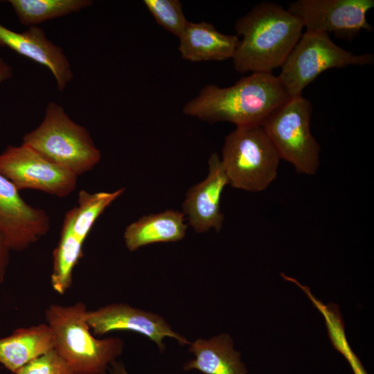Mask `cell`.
I'll return each instance as SVG.
<instances>
[{
	"label": "cell",
	"mask_w": 374,
	"mask_h": 374,
	"mask_svg": "<svg viewBox=\"0 0 374 374\" xmlns=\"http://www.w3.org/2000/svg\"><path fill=\"white\" fill-rule=\"evenodd\" d=\"M290 97L272 73H251L234 84L204 86L186 102L184 114L210 123L229 122L236 127L262 125Z\"/></svg>",
	"instance_id": "6da1fadb"
},
{
	"label": "cell",
	"mask_w": 374,
	"mask_h": 374,
	"mask_svg": "<svg viewBox=\"0 0 374 374\" xmlns=\"http://www.w3.org/2000/svg\"><path fill=\"white\" fill-rule=\"evenodd\" d=\"M304 28L288 9L269 1L256 4L235 24L239 41L232 58L241 73H272L281 67Z\"/></svg>",
	"instance_id": "7a4b0ae2"
},
{
	"label": "cell",
	"mask_w": 374,
	"mask_h": 374,
	"mask_svg": "<svg viewBox=\"0 0 374 374\" xmlns=\"http://www.w3.org/2000/svg\"><path fill=\"white\" fill-rule=\"evenodd\" d=\"M87 305L50 304L45 310L54 349L74 374H107L110 365L122 354L124 341L118 337H93L87 321Z\"/></svg>",
	"instance_id": "3957f363"
},
{
	"label": "cell",
	"mask_w": 374,
	"mask_h": 374,
	"mask_svg": "<svg viewBox=\"0 0 374 374\" xmlns=\"http://www.w3.org/2000/svg\"><path fill=\"white\" fill-rule=\"evenodd\" d=\"M22 144L78 177L91 170L101 159L88 130L54 102L47 105L39 126L23 136Z\"/></svg>",
	"instance_id": "277c9868"
},
{
	"label": "cell",
	"mask_w": 374,
	"mask_h": 374,
	"mask_svg": "<svg viewBox=\"0 0 374 374\" xmlns=\"http://www.w3.org/2000/svg\"><path fill=\"white\" fill-rule=\"evenodd\" d=\"M280 157L260 125L236 127L224 139L220 161L232 187L265 190L276 179Z\"/></svg>",
	"instance_id": "5b68a950"
},
{
	"label": "cell",
	"mask_w": 374,
	"mask_h": 374,
	"mask_svg": "<svg viewBox=\"0 0 374 374\" xmlns=\"http://www.w3.org/2000/svg\"><path fill=\"white\" fill-rule=\"evenodd\" d=\"M312 107L302 95L290 97L261 125L280 159L301 174L314 175L319 166L321 147L310 128Z\"/></svg>",
	"instance_id": "8992f818"
},
{
	"label": "cell",
	"mask_w": 374,
	"mask_h": 374,
	"mask_svg": "<svg viewBox=\"0 0 374 374\" xmlns=\"http://www.w3.org/2000/svg\"><path fill=\"white\" fill-rule=\"evenodd\" d=\"M373 62L372 53H353L334 43L326 33L305 30L277 76L289 96L294 97L302 95L303 89L327 70Z\"/></svg>",
	"instance_id": "52a82bcc"
},
{
	"label": "cell",
	"mask_w": 374,
	"mask_h": 374,
	"mask_svg": "<svg viewBox=\"0 0 374 374\" xmlns=\"http://www.w3.org/2000/svg\"><path fill=\"white\" fill-rule=\"evenodd\" d=\"M0 174L19 190L33 189L58 197L70 195L78 177L30 147L8 145L0 154Z\"/></svg>",
	"instance_id": "ba28073f"
},
{
	"label": "cell",
	"mask_w": 374,
	"mask_h": 374,
	"mask_svg": "<svg viewBox=\"0 0 374 374\" xmlns=\"http://www.w3.org/2000/svg\"><path fill=\"white\" fill-rule=\"evenodd\" d=\"M373 7V0H297L287 9L305 30L332 33L350 41L363 30H373L366 14Z\"/></svg>",
	"instance_id": "9c48e42d"
},
{
	"label": "cell",
	"mask_w": 374,
	"mask_h": 374,
	"mask_svg": "<svg viewBox=\"0 0 374 374\" xmlns=\"http://www.w3.org/2000/svg\"><path fill=\"white\" fill-rule=\"evenodd\" d=\"M47 213L27 204L19 190L0 174V235L11 251H21L50 230Z\"/></svg>",
	"instance_id": "30bf717a"
},
{
	"label": "cell",
	"mask_w": 374,
	"mask_h": 374,
	"mask_svg": "<svg viewBox=\"0 0 374 374\" xmlns=\"http://www.w3.org/2000/svg\"><path fill=\"white\" fill-rule=\"evenodd\" d=\"M87 321L93 335H103L116 330L137 332L154 341L161 352L166 349L163 340L166 337L175 339L181 346L190 344L173 330L161 315L127 303H110L88 310Z\"/></svg>",
	"instance_id": "8fae6325"
},
{
	"label": "cell",
	"mask_w": 374,
	"mask_h": 374,
	"mask_svg": "<svg viewBox=\"0 0 374 374\" xmlns=\"http://www.w3.org/2000/svg\"><path fill=\"white\" fill-rule=\"evenodd\" d=\"M206 177L190 187L182 203L183 213L196 233H205L210 229L219 232L224 222L220 201L229 180L217 153L208 159Z\"/></svg>",
	"instance_id": "7c38bea8"
},
{
	"label": "cell",
	"mask_w": 374,
	"mask_h": 374,
	"mask_svg": "<svg viewBox=\"0 0 374 374\" xmlns=\"http://www.w3.org/2000/svg\"><path fill=\"white\" fill-rule=\"evenodd\" d=\"M0 46L9 48L47 67L54 76L60 91H64L73 79L63 50L48 39L43 29L37 26L18 33L0 24Z\"/></svg>",
	"instance_id": "4fadbf2b"
},
{
	"label": "cell",
	"mask_w": 374,
	"mask_h": 374,
	"mask_svg": "<svg viewBox=\"0 0 374 374\" xmlns=\"http://www.w3.org/2000/svg\"><path fill=\"white\" fill-rule=\"evenodd\" d=\"M181 57L190 62L222 61L233 58L239 38L226 35L205 21H187L179 37Z\"/></svg>",
	"instance_id": "5bb4252c"
},
{
	"label": "cell",
	"mask_w": 374,
	"mask_h": 374,
	"mask_svg": "<svg viewBox=\"0 0 374 374\" xmlns=\"http://www.w3.org/2000/svg\"><path fill=\"white\" fill-rule=\"evenodd\" d=\"M53 349V336L47 323L19 328L0 338V364L16 374L26 364Z\"/></svg>",
	"instance_id": "9a60e30c"
},
{
	"label": "cell",
	"mask_w": 374,
	"mask_h": 374,
	"mask_svg": "<svg viewBox=\"0 0 374 374\" xmlns=\"http://www.w3.org/2000/svg\"><path fill=\"white\" fill-rule=\"evenodd\" d=\"M187 228L185 215L169 209L143 215L132 222L126 226L123 238L127 249L134 251L153 243L181 240L186 236Z\"/></svg>",
	"instance_id": "2e32d148"
},
{
	"label": "cell",
	"mask_w": 374,
	"mask_h": 374,
	"mask_svg": "<svg viewBox=\"0 0 374 374\" xmlns=\"http://www.w3.org/2000/svg\"><path fill=\"white\" fill-rule=\"evenodd\" d=\"M189 351L195 359L184 365L185 371L195 369L204 374H248L240 353L234 349L233 339L227 334L197 339L190 342Z\"/></svg>",
	"instance_id": "e0dca14e"
},
{
	"label": "cell",
	"mask_w": 374,
	"mask_h": 374,
	"mask_svg": "<svg viewBox=\"0 0 374 374\" xmlns=\"http://www.w3.org/2000/svg\"><path fill=\"white\" fill-rule=\"evenodd\" d=\"M124 192V188L112 192L93 193L80 190L77 205L66 213L62 224L66 225L78 239L84 242L97 219Z\"/></svg>",
	"instance_id": "ac0fdd59"
},
{
	"label": "cell",
	"mask_w": 374,
	"mask_h": 374,
	"mask_svg": "<svg viewBox=\"0 0 374 374\" xmlns=\"http://www.w3.org/2000/svg\"><path fill=\"white\" fill-rule=\"evenodd\" d=\"M83 242L78 239L70 229L62 224L60 237L53 252L51 284L59 294H64L71 287L73 271L83 255Z\"/></svg>",
	"instance_id": "d6986e66"
},
{
	"label": "cell",
	"mask_w": 374,
	"mask_h": 374,
	"mask_svg": "<svg viewBox=\"0 0 374 374\" xmlns=\"http://www.w3.org/2000/svg\"><path fill=\"white\" fill-rule=\"evenodd\" d=\"M19 23L33 26L90 6L91 0H9Z\"/></svg>",
	"instance_id": "ffe728a7"
},
{
	"label": "cell",
	"mask_w": 374,
	"mask_h": 374,
	"mask_svg": "<svg viewBox=\"0 0 374 374\" xmlns=\"http://www.w3.org/2000/svg\"><path fill=\"white\" fill-rule=\"evenodd\" d=\"M280 275L286 280H289L300 287L314 306L323 315L328 337L333 347L346 358L354 374H368L360 359L353 351L347 341L344 323L337 305L335 304H324L311 293L308 286L301 284L295 278L287 276L284 274Z\"/></svg>",
	"instance_id": "44dd1931"
},
{
	"label": "cell",
	"mask_w": 374,
	"mask_h": 374,
	"mask_svg": "<svg viewBox=\"0 0 374 374\" xmlns=\"http://www.w3.org/2000/svg\"><path fill=\"white\" fill-rule=\"evenodd\" d=\"M143 3L157 23L178 38L188 21L178 0H144Z\"/></svg>",
	"instance_id": "7402d4cb"
},
{
	"label": "cell",
	"mask_w": 374,
	"mask_h": 374,
	"mask_svg": "<svg viewBox=\"0 0 374 374\" xmlns=\"http://www.w3.org/2000/svg\"><path fill=\"white\" fill-rule=\"evenodd\" d=\"M16 374H74L66 362L53 349L32 360Z\"/></svg>",
	"instance_id": "603a6c76"
},
{
	"label": "cell",
	"mask_w": 374,
	"mask_h": 374,
	"mask_svg": "<svg viewBox=\"0 0 374 374\" xmlns=\"http://www.w3.org/2000/svg\"><path fill=\"white\" fill-rule=\"evenodd\" d=\"M9 249L2 236L0 235V285L4 282L10 262Z\"/></svg>",
	"instance_id": "cb8c5ba5"
},
{
	"label": "cell",
	"mask_w": 374,
	"mask_h": 374,
	"mask_svg": "<svg viewBox=\"0 0 374 374\" xmlns=\"http://www.w3.org/2000/svg\"><path fill=\"white\" fill-rule=\"evenodd\" d=\"M12 76V68L0 57V84Z\"/></svg>",
	"instance_id": "d4e9b609"
},
{
	"label": "cell",
	"mask_w": 374,
	"mask_h": 374,
	"mask_svg": "<svg viewBox=\"0 0 374 374\" xmlns=\"http://www.w3.org/2000/svg\"><path fill=\"white\" fill-rule=\"evenodd\" d=\"M107 374H129L125 365L118 361L114 362L108 369Z\"/></svg>",
	"instance_id": "484cf974"
}]
</instances>
